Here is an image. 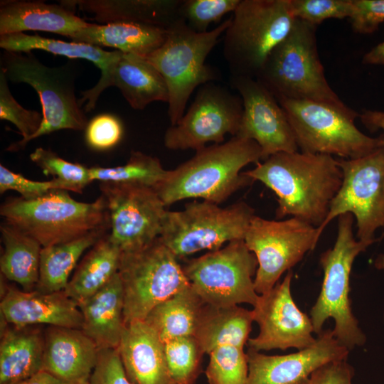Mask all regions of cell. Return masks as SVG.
Returning a JSON list of instances; mask_svg holds the SVG:
<instances>
[{
  "mask_svg": "<svg viewBox=\"0 0 384 384\" xmlns=\"http://www.w3.org/2000/svg\"><path fill=\"white\" fill-rule=\"evenodd\" d=\"M244 173L276 194L277 220L291 216L316 228L326 219L343 181L333 156L299 151L274 154Z\"/></svg>",
  "mask_w": 384,
  "mask_h": 384,
  "instance_id": "cell-1",
  "label": "cell"
},
{
  "mask_svg": "<svg viewBox=\"0 0 384 384\" xmlns=\"http://www.w3.org/2000/svg\"><path fill=\"white\" fill-rule=\"evenodd\" d=\"M262 161V151L252 139L233 137L223 144L205 146L173 170L156 191L165 206L188 198L220 204L254 181L240 172Z\"/></svg>",
  "mask_w": 384,
  "mask_h": 384,
  "instance_id": "cell-2",
  "label": "cell"
},
{
  "mask_svg": "<svg viewBox=\"0 0 384 384\" xmlns=\"http://www.w3.org/2000/svg\"><path fill=\"white\" fill-rule=\"evenodd\" d=\"M316 26L297 18L270 53L256 79L275 98L308 100L349 110L329 85L321 63Z\"/></svg>",
  "mask_w": 384,
  "mask_h": 384,
  "instance_id": "cell-3",
  "label": "cell"
},
{
  "mask_svg": "<svg viewBox=\"0 0 384 384\" xmlns=\"http://www.w3.org/2000/svg\"><path fill=\"white\" fill-rule=\"evenodd\" d=\"M4 221L33 238L43 247L65 243L87 233L110 228L104 197L91 203L74 200L68 191L53 189L31 200L10 198L0 207Z\"/></svg>",
  "mask_w": 384,
  "mask_h": 384,
  "instance_id": "cell-4",
  "label": "cell"
},
{
  "mask_svg": "<svg viewBox=\"0 0 384 384\" xmlns=\"http://www.w3.org/2000/svg\"><path fill=\"white\" fill-rule=\"evenodd\" d=\"M353 215L338 217V232L334 246L320 256L324 278L318 298L310 310L314 334L319 335L329 319L334 321L335 338L349 351L362 346L366 336L354 316L349 298L350 277L356 257L375 242L361 241L353 232Z\"/></svg>",
  "mask_w": 384,
  "mask_h": 384,
  "instance_id": "cell-5",
  "label": "cell"
},
{
  "mask_svg": "<svg viewBox=\"0 0 384 384\" xmlns=\"http://www.w3.org/2000/svg\"><path fill=\"white\" fill-rule=\"evenodd\" d=\"M231 21L232 16L211 31L197 33L179 18L167 28L163 45L144 57L166 83L171 125L182 118L189 97L197 87L220 79L219 73L205 61Z\"/></svg>",
  "mask_w": 384,
  "mask_h": 384,
  "instance_id": "cell-6",
  "label": "cell"
},
{
  "mask_svg": "<svg viewBox=\"0 0 384 384\" xmlns=\"http://www.w3.org/2000/svg\"><path fill=\"white\" fill-rule=\"evenodd\" d=\"M296 19L290 0H240L223 40L230 76L255 78Z\"/></svg>",
  "mask_w": 384,
  "mask_h": 384,
  "instance_id": "cell-7",
  "label": "cell"
},
{
  "mask_svg": "<svg viewBox=\"0 0 384 384\" xmlns=\"http://www.w3.org/2000/svg\"><path fill=\"white\" fill-rule=\"evenodd\" d=\"M276 99L287 117L302 152L353 159L384 146V134L370 137L361 132L355 124L359 114L351 108L342 110L308 100Z\"/></svg>",
  "mask_w": 384,
  "mask_h": 384,
  "instance_id": "cell-8",
  "label": "cell"
},
{
  "mask_svg": "<svg viewBox=\"0 0 384 384\" xmlns=\"http://www.w3.org/2000/svg\"><path fill=\"white\" fill-rule=\"evenodd\" d=\"M255 210L244 201L225 208L203 201L180 211L166 210L159 238L179 260L195 252L216 250L226 242L244 240Z\"/></svg>",
  "mask_w": 384,
  "mask_h": 384,
  "instance_id": "cell-9",
  "label": "cell"
},
{
  "mask_svg": "<svg viewBox=\"0 0 384 384\" xmlns=\"http://www.w3.org/2000/svg\"><path fill=\"white\" fill-rule=\"evenodd\" d=\"M124 296V319L144 321L156 305L190 285L178 259L158 237L121 252L118 269Z\"/></svg>",
  "mask_w": 384,
  "mask_h": 384,
  "instance_id": "cell-10",
  "label": "cell"
},
{
  "mask_svg": "<svg viewBox=\"0 0 384 384\" xmlns=\"http://www.w3.org/2000/svg\"><path fill=\"white\" fill-rule=\"evenodd\" d=\"M1 70L8 80L26 83L39 96L43 122L28 142L60 129H86L88 122L75 95L74 78L65 66H47L32 52L4 50Z\"/></svg>",
  "mask_w": 384,
  "mask_h": 384,
  "instance_id": "cell-11",
  "label": "cell"
},
{
  "mask_svg": "<svg viewBox=\"0 0 384 384\" xmlns=\"http://www.w3.org/2000/svg\"><path fill=\"white\" fill-rule=\"evenodd\" d=\"M258 267L244 240L188 260L182 266L190 284L205 303L215 307L239 304L254 306L259 294L254 286Z\"/></svg>",
  "mask_w": 384,
  "mask_h": 384,
  "instance_id": "cell-12",
  "label": "cell"
},
{
  "mask_svg": "<svg viewBox=\"0 0 384 384\" xmlns=\"http://www.w3.org/2000/svg\"><path fill=\"white\" fill-rule=\"evenodd\" d=\"M338 162L343 172L342 184L326 219L317 228L318 236L334 218L351 213L356 221V238L377 242L375 232L384 230V146L364 156Z\"/></svg>",
  "mask_w": 384,
  "mask_h": 384,
  "instance_id": "cell-13",
  "label": "cell"
},
{
  "mask_svg": "<svg viewBox=\"0 0 384 384\" xmlns=\"http://www.w3.org/2000/svg\"><path fill=\"white\" fill-rule=\"evenodd\" d=\"M319 239L317 228L299 218L267 220L255 215L244 241L258 262L254 278L256 292L271 290L284 272L316 247Z\"/></svg>",
  "mask_w": 384,
  "mask_h": 384,
  "instance_id": "cell-14",
  "label": "cell"
},
{
  "mask_svg": "<svg viewBox=\"0 0 384 384\" xmlns=\"http://www.w3.org/2000/svg\"><path fill=\"white\" fill-rule=\"evenodd\" d=\"M243 112L240 96L210 82L200 87L188 111L165 132V146L171 150L195 149L208 142L220 144L225 136L235 137Z\"/></svg>",
  "mask_w": 384,
  "mask_h": 384,
  "instance_id": "cell-15",
  "label": "cell"
},
{
  "mask_svg": "<svg viewBox=\"0 0 384 384\" xmlns=\"http://www.w3.org/2000/svg\"><path fill=\"white\" fill-rule=\"evenodd\" d=\"M110 220V238L122 252L141 248L160 236L166 210L149 186L101 182Z\"/></svg>",
  "mask_w": 384,
  "mask_h": 384,
  "instance_id": "cell-16",
  "label": "cell"
},
{
  "mask_svg": "<svg viewBox=\"0 0 384 384\" xmlns=\"http://www.w3.org/2000/svg\"><path fill=\"white\" fill-rule=\"evenodd\" d=\"M292 276L289 270L281 282L259 294L252 309L259 333L248 339V348L259 352L291 348L298 351L316 342L310 317L298 308L292 298Z\"/></svg>",
  "mask_w": 384,
  "mask_h": 384,
  "instance_id": "cell-17",
  "label": "cell"
},
{
  "mask_svg": "<svg viewBox=\"0 0 384 384\" xmlns=\"http://www.w3.org/2000/svg\"><path fill=\"white\" fill-rule=\"evenodd\" d=\"M230 82L243 105L235 137L256 142L262 151V161L279 152L298 151L292 128L275 97L255 78L230 76Z\"/></svg>",
  "mask_w": 384,
  "mask_h": 384,
  "instance_id": "cell-18",
  "label": "cell"
},
{
  "mask_svg": "<svg viewBox=\"0 0 384 384\" xmlns=\"http://www.w3.org/2000/svg\"><path fill=\"white\" fill-rule=\"evenodd\" d=\"M349 350L324 330L310 347L286 355L269 356L248 348L247 384H309L312 373L324 364L347 360Z\"/></svg>",
  "mask_w": 384,
  "mask_h": 384,
  "instance_id": "cell-19",
  "label": "cell"
},
{
  "mask_svg": "<svg viewBox=\"0 0 384 384\" xmlns=\"http://www.w3.org/2000/svg\"><path fill=\"white\" fill-rule=\"evenodd\" d=\"M0 309L3 320L16 327L48 324L81 329L83 322L78 304L64 290L44 293L6 286Z\"/></svg>",
  "mask_w": 384,
  "mask_h": 384,
  "instance_id": "cell-20",
  "label": "cell"
},
{
  "mask_svg": "<svg viewBox=\"0 0 384 384\" xmlns=\"http://www.w3.org/2000/svg\"><path fill=\"white\" fill-rule=\"evenodd\" d=\"M98 352L81 329L50 326L44 334L42 370L68 384H90Z\"/></svg>",
  "mask_w": 384,
  "mask_h": 384,
  "instance_id": "cell-21",
  "label": "cell"
},
{
  "mask_svg": "<svg viewBox=\"0 0 384 384\" xmlns=\"http://www.w3.org/2000/svg\"><path fill=\"white\" fill-rule=\"evenodd\" d=\"M0 47L9 52L24 53L31 52L33 50H43L69 58L85 59L95 64L100 70V78L93 87L83 91L82 97L79 100L80 106L87 102L85 107L86 112H90L95 108L100 94L107 88L110 72L122 53L116 50L107 51L99 46L73 41L66 42L24 33L0 36Z\"/></svg>",
  "mask_w": 384,
  "mask_h": 384,
  "instance_id": "cell-22",
  "label": "cell"
},
{
  "mask_svg": "<svg viewBox=\"0 0 384 384\" xmlns=\"http://www.w3.org/2000/svg\"><path fill=\"white\" fill-rule=\"evenodd\" d=\"M89 23L78 16L75 10L62 3L25 0L0 2V36L37 31L70 38Z\"/></svg>",
  "mask_w": 384,
  "mask_h": 384,
  "instance_id": "cell-23",
  "label": "cell"
},
{
  "mask_svg": "<svg viewBox=\"0 0 384 384\" xmlns=\"http://www.w3.org/2000/svg\"><path fill=\"white\" fill-rule=\"evenodd\" d=\"M118 350L134 384H171L163 342L144 321L125 324Z\"/></svg>",
  "mask_w": 384,
  "mask_h": 384,
  "instance_id": "cell-24",
  "label": "cell"
},
{
  "mask_svg": "<svg viewBox=\"0 0 384 384\" xmlns=\"http://www.w3.org/2000/svg\"><path fill=\"white\" fill-rule=\"evenodd\" d=\"M100 24L134 22L168 28L178 20L182 0H63Z\"/></svg>",
  "mask_w": 384,
  "mask_h": 384,
  "instance_id": "cell-25",
  "label": "cell"
},
{
  "mask_svg": "<svg viewBox=\"0 0 384 384\" xmlns=\"http://www.w3.org/2000/svg\"><path fill=\"white\" fill-rule=\"evenodd\" d=\"M78 306L83 320L81 330L99 350L117 348L125 328L123 289L118 272Z\"/></svg>",
  "mask_w": 384,
  "mask_h": 384,
  "instance_id": "cell-26",
  "label": "cell"
},
{
  "mask_svg": "<svg viewBox=\"0 0 384 384\" xmlns=\"http://www.w3.org/2000/svg\"><path fill=\"white\" fill-rule=\"evenodd\" d=\"M166 36L167 29L164 28L134 22H113L90 23L70 38L73 42L110 47L144 58L160 48Z\"/></svg>",
  "mask_w": 384,
  "mask_h": 384,
  "instance_id": "cell-27",
  "label": "cell"
},
{
  "mask_svg": "<svg viewBox=\"0 0 384 384\" xmlns=\"http://www.w3.org/2000/svg\"><path fill=\"white\" fill-rule=\"evenodd\" d=\"M110 86L117 87L135 110L169 100L168 87L159 71L146 59L134 54L122 53L110 72Z\"/></svg>",
  "mask_w": 384,
  "mask_h": 384,
  "instance_id": "cell-28",
  "label": "cell"
},
{
  "mask_svg": "<svg viewBox=\"0 0 384 384\" xmlns=\"http://www.w3.org/2000/svg\"><path fill=\"white\" fill-rule=\"evenodd\" d=\"M30 326L6 323L1 329L0 384H18L42 370L44 335Z\"/></svg>",
  "mask_w": 384,
  "mask_h": 384,
  "instance_id": "cell-29",
  "label": "cell"
},
{
  "mask_svg": "<svg viewBox=\"0 0 384 384\" xmlns=\"http://www.w3.org/2000/svg\"><path fill=\"white\" fill-rule=\"evenodd\" d=\"M207 305L190 284L153 308L144 321L163 343L195 336Z\"/></svg>",
  "mask_w": 384,
  "mask_h": 384,
  "instance_id": "cell-30",
  "label": "cell"
},
{
  "mask_svg": "<svg viewBox=\"0 0 384 384\" xmlns=\"http://www.w3.org/2000/svg\"><path fill=\"white\" fill-rule=\"evenodd\" d=\"M121 250L107 233L84 256L64 289L78 305L102 289L118 272Z\"/></svg>",
  "mask_w": 384,
  "mask_h": 384,
  "instance_id": "cell-31",
  "label": "cell"
},
{
  "mask_svg": "<svg viewBox=\"0 0 384 384\" xmlns=\"http://www.w3.org/2000/svg\"><path fill=\"white\" fill-rule=\"evenodd\" d=\"M4 250L0 259L1 275L33 291L38 282L42 245L18 227L4 221L0 225Z\"/></svg>",
  "mask_w": 384,
  "mask_h": 384,
  "instance_id": "cell-32",
  "label": "cell"
},
{
  "mask_svg": "<svg viewBox=\"0 0 384 384\" xmlns=\"http://www.w3.org/2000/svg\"><path fill=\"white\" fill-rule=\"evenodd\" d=\"M108 230L110 228L97 229L75 240L42 247L36 290L44 293L63 291L82 255L108 233Z\"/></svg>",
  "mask_w": 384,
  "mask_h": 384,
  "instance_id": "cell-33",
  "label": "cell"
},
{
  "mask_svg": "<svg viewBox=\"0 0 384 384\" xmlns=\"http://www.w3.org/2000/svg\"><path fill=\"white\" fill-rule=\"evenodd\" d=\"M253 321L252 310L238 305L215 307L208 304L195 337L207 354L223 344L244 348Z\"/></svg>",
  "mask_w": 384,
  "mask_h": 384,
  "instance_id": "cell-34",
  "label": "cell"
},
{
  "mask_svg": "<svg viewBox=\"0 0 384 384\" xmlns=\"http://www.w3.org/2000/svg\"><path fill=\"white\" fill-rule=\"evenodd\" d=\"M89 171L92 181L139 184L154 188L166 178L170 170L164 169L157 157L133 151L122 166L91 167Z\"/></svg>",
  "mask_w": 384,
  "mask_h": 384,
  "instance_id": "cell-35",
  "label": "cell"
},
{
  "mask_svg": "<svg viewBox=\"0 0 384 384\" xmlns=\"http://www.w3.org/2000/svg\"><path fill=\"white\" fill-rule=\"evenodd\" d=\"M171 384H196L205 354L194 336L163 343Z\"/></svg>",
  "mask_w": 384,
  "mask_h": 384,
  "instance_id": "cell-36",
  "label": "cell"
},
{
  "mask_svg": "<svg viewBox=\"0 0 384 384\" xmlns=\"http://www.w3.org/2000/svg\"><path fill=\"white\" fill-rule=\"evenodd\" d=\"M208 355L206 375L209 384H247L248 363L244 348L223 344Z\"/></svg>",
  "mask_w": 384,
  "mask_h": 384,
  "instance_id": "cell-37",
  "label": "cell"
},
{
  "mask_svg": "<svg viewBox=\"0 0 384 384\" xmlns=\"http://www.w3.org/2000/svg\"><path fill=\"white\" fill-rule=\"evenodd\" d=\"M30 159L45 174L64 183L68 191L82 193L84 188L92 181L89 168L66 161L50 149L36 148L30 154Z\"/></svg>",
  "mask_w": 384,
  "mask_h": 384,
  "instance_id": "cell-38",
  "label": "cell"
},
{
  "mask_svg": "<svg viewBox=\"0 0 384 384\" xmlns=\"http://www.w3.org/2000/svg\"><path fill=\"white\" fill-rule=\"evenodd\" d=\"M0 119L14 124L23 137L22 139L11 145L8 150L16 151L26 145L28 139L41 126L43 115L36 110L23 107L14 99L9 87L8 79L0 70Z\"/></svg>",
  "mask_w": 384,
  "mask_h": 384,
  "instance_id": "cell-39",
  "label": "cell"
},
{
  "mask_svg": "<svg viewBox=\"0 0 384 384\" xmlns=\"http://www.w3.org/2000/svg\"><path fill=\"white\" fill-rule=\"evenodd\" d=\"M240 0H182L179 16L197 33H206L209 26L227 14L234 12Z\"/></svg>",
  "mask_w": 384,
  "mask_h": 384,
  "instance_id": "cell-40",
  "label": "cell"
},
{
  "mask_svg": "<svg viewBox=\"0 0 384 384\" xmlns=\"http://www.w3.org/2000/svg\"><path fill=\"white\" fill-rule=\"evenodd\" d=\"M296 18L317 26L329 18H349L351 0H290Z\"/></svg>",
  "mask_w": 384,
  "mask_h": 384,
  "instance_id": "cell-41",
  "label": "cell"
},
{
  "mask_svg": "<svg viewBox=\"0 0 384 384\" xmlns=\"http://www.w3.org/2000/svg\"><path fill=\"white\" fill-rule=\"evenodd\" d=\"M53 189L67 190L64 183L52 178L47 181H37L25 178L21 174H16L4 165L0 164V193L13 190L20 193L21 197L31 200L39 198Z\"/></svg>",
  "mask_w": 384,
  "mask_h": 384,
  "instance_id": "cell-42",
  "label": "cell"
},
{
  "mask_svg": "<svg viewBox=\"0 0 384 384\" xmlns=\"http://www.w3.org/2000/svg\"><path fill=\"white\" fill-rule=\"evenodd\" d=\"M87 144L97 150H106L115 146L123 134L121 122L116 117L100 114L92 119L86 127Z\"/></svg>",
  "mask_w": 384,
  "mask_h": 384,
  "instance_id": "cell-43",
  "label": "cell"
},
{
  "mask_svg": "<svg viewBox=\"0 0 384 384\" xmlns=\"http://www.w3.org/2000/svg\"><path fill=\"white\" fill-rule=\"evenodd\" d=\"M90 384H134L126 374L118 348L99 350Z\"/></svg>",
  "mask_w": 384,
  "mask_h": 384,
  "instance_id": "cell-44",
  "label": "cell"
},
{
  "mask_svg": "<svg viewBox=\"0 0 384 384\" xmlns=\"http://www.w3.org/2000/svg\"><path fill=\"white\" fill-rule=\"evenodd\" d=\"M355 33L369 34L384 22V0H351L349 16Z\"/></svg>",
  "mask_w": 384,
  "mask_h": 384,
  "instance_id": "cell-45",
  "label": "cell"
},
{
  "mask_svg": "<svg viewBox=\"0 0 384 384\" xmlns=\"http://www.w3.org/2000/svg\"><path fill=\"white\" fill-rule=\"evenodd\" d=\"M353 368L346 360L326 363L315 370L309 384H352Z\"/></svg>",
  "mask_w": 384,
  "mask_h": 384,
  "instance_id": "cell-46",
  "label": "cell"
},
{
  "mask_svg": "<svg viewBox=\"0 0 384 384\" xmlns=\"http://www.w3.org/2000/svg\"><path fill=\"white\" fill-rule=\"evenodd\" d=\"M362 124L371 132H384V111L365 110L359 114Z\"/></svg>",
  "mask_w": 384,
  "mask_h": 384,
  "instance_id": "cell-47",
  "label": "cell"
},
{
  "mask_svg": "<svg viewBox=\"0 0 384 384\" xmlns=\"http://www.w3.org/2000/svg\"><path fill=\"white\" fill-rule=\"evenodd\" d=\"M362 61L366 65H384V41L366 53Z\"/></svg>",
  "mask_w": 384,
  "mask_h": 384,
  "instance_id": "cell-48",
  "label": "cell"
},
{
  "mask_svg": "<svg viewBox=\"0 0 384 384\" xmlns=\"http://www.w3.org/2000/svg\"><path fill=\"white\" fill-rule=\"evenodd\" d=\"M18 384H68L50 373L41 370L31 378Z\"/></svg>",
  "mask_w": 384,
  "mask_h": 384,
  "instance_id": "cell-49",
  "label": "cell"
},
{
  "mask_svg": "<svg viewBox=\"0 0 384 384\" xmlns=\"http://www.w3.org/2000/svg\"><path fill=\"white\" fill-rule=\"evenodd\" d=\"M374 267L380 270H384V254H380L374 260Z\"/></svg>",
  "mask_w": 384,
  "mask_h": 384,
  "instance_id": "cell-50",
  "label": "cell"
}]
</instances>
